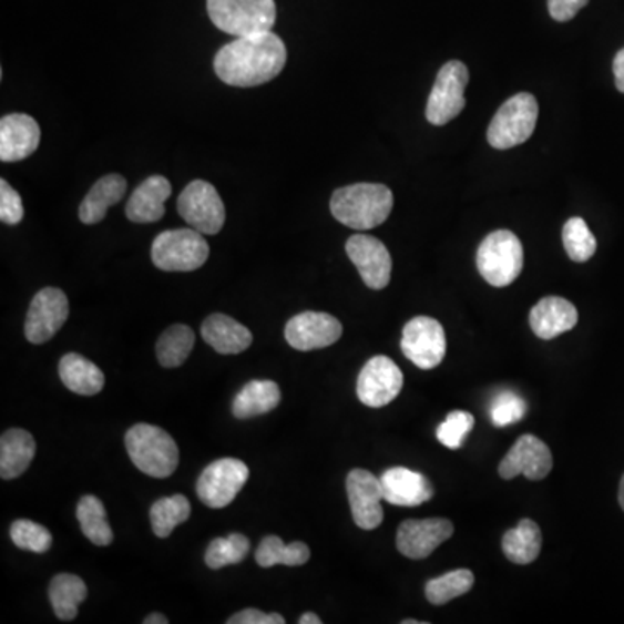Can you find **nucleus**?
Masks as SVG:
<instances>
[{
	"instance_id": "nucleus-1",
	"label": "nucleus",
	"mask_w": 624,
	"mask_h": 624,
	"mask_svg": "<svg viewBox=\"0 0 624 624\" xmlns=\"http://www.w3.org/2000/svg\"><path fill=\"white\" fill-rule=\"evenodd\" d=\"M287 64V45L276 33L236 37L215 54V75L233 88L267 84Z\"/></svg>"
},
{
	"instance_id": "nucleus-2",
	"label": "nucleus",
	"mask_w": 624,
	"mask_h": 624,
	"mask_svg": "<svg viewBox=\"0 0 624 624\" xmlns=\"http://www.w3.org/2000/svg\"><path fill=\"white\" fill-rule=\"evenodd\" d=\"M395 195L383 184L358 183L340 187L331 195L335 219L350 229H374L389 219Z\"/></svg>"
},
{
	"instance_id": "nucleus-3",
	"label": "nucleus",
	"mask_w": 624,
	"mask_h": 624,
	"mask_svg": "<svg viewBox=\"0 0 624 624\" xmlns=\"http://www.w3.org/2000/svg\"><path fill=\"white\" fill-rule=\"evenodd\" d=\"M129 458L150 478L167 479L180 466V450L171 433L150 423H137L125 433Z\"/></svg>"
},
{
	"instance_id": "nucleus-4",
	"label": "nucleus",
	"mask_w": 624,
	"mask_h": 624,
	"mask_svg": "<svg viewBox=\"0 0 624 624\" xmlns=\"http://www.w3.org/2000/svg\"><path fill=\"white\" fill-rule=\"evenodd\" d=\"M207 11L221 32L235 37L270 32L276 23L275 0H207Z\"/></svg>"
},
{
	"instance_id": "nucleus-5",
	"label": "nucleus",
	"mask_w": 624,
	"mask_h": 624,
	"mask_svg": "<svg viewBox=\"0 0 624 624\" xmlns=\"http://www.w3.org/2000/svg\"><path fill=\"white\" fill-rule=\"evenodd\" d=\"M524 248L512 231L500 229L485 236L478 250V269L493 287H509L521 276Z\"/></svg>"
},
{
	"instance_id": "nucleus-6",
	"label": "nucleus",
	"mask_w": 624,
	"mask_h": 624,
	"mask_svg": "<svg viewBox=\"0 0 624 624\" xmlns=\"http://www.w3.org/2000/svg\"><path fill=\"white\" fill-rule=\"evenodd\" d=\"M211 247L200 231L168 229L153 242L152 260L167 273H192L207 263Z\"/></svg>"
},
{
	"instance_id": "nucleus-7",
	"label": "nucleus",
	"mask_w": 624,
	"mask_h": 624,
	"mask_svg": "<svg viewBox=\"0 0 624 624\" xmlns=\"http://www.w3.org/2000/svg\"><path fill=\"white\" fill-rule=\"evenodd\" d=\"M536 98L528 92L510 98L501 104L488 129V141L497 150H510L519 146L533 135L538 122Z\"/></svg>"
},
{
	"instance_id": "nucleus-8",
	"label": "nucleus",
	"mask_w": 624,
	"mask_h": 624,
	"mask_svg": "<svg viewBox=\"0 0 624 624\" xmlns=\"http://www.w3.org/2000/svg\"><path fill=\"white\" fill-rule=\"evenodd\" d=\"M469 70L460 61H448L439 70L427 103L426 115L430 124L446 125L463 112Z\"/></svg>"
},
{
	"instance_id": "nucleus-9",
	"label": "nucleus",
	"mask_w": 624,
	"mask_h": 624,
	"mask_svg": "<svg viewBox=\"0 0 624 624\" xmlns=\"http://www.w3.org/2000/svg\"><path fill=\"white\" fill-rule=\"evenodd\" d=\"M177 212L187 226L202 235H217L226 223V207L219 193L207 181H193L177 200Z\"/></svg>"
},
{
	"instance_id": "nucleus-10",
	"label": "nucleus",
	"mask_w": 624,
	"mask_h": 624,
	"mask_svg": "<svg viewBox=\"0 0 624 624\" xmlns=\"http://www.w3.org/2000/svg\"><path fill=\"white\" fill-rule=\"evenodd\" d=\"M250 470L236 458H223L203 470L196 482V494L208 509L229 507L243 485L247 484Z\"/></svg>"
},
{
	"instance_id": "nucleus-11",
	"label": "nucleus",
	"mask_w": 624,
	"mask_h": 624,
	"mask_svg": "<svg viewBox=\"0 0 624 624\" xmlns=\"http://www.w3.org/2000/svg\"><path fill=\"white\" fill-rule=\"evenodd\" d=\"M402 355L420 370H432L446 356V334L438 319L418 316L406 323L401 340Z\"/></svg>"
},
{
	"instance_id": "nucleus-12",
	"label": "nucleus",
	"mask_w": 624,
	"mask_h": 624,
	"mask_svg": "<svg viewBox=\"0 0 624 624\" xmlns=\"http://www.w3.org/2000/svg\"><path fill=\"white\" fill-rule=\"evenodd\" d=\"M70 315L67 294L60 288H42L29 307L24 321V337L30 344H45L63 328Z\"/></svg>"
},
{
	"instance_id": "nucleus-13",
	"label": "nucleus",
	"mask_w": 624,
	"mask_h": 624,
	"mask_svg": "<svg viewBox=\"0 0 624 624\" xmlns=\"http://www.w3.org/2000/svg\"><path fill=\"white\" fill-rule=\"evenodd\" d=\"M401 370L387 356H375L358 377V398L368 408H383L398 398L402 389Z\"/></svg>"
},
{
	"instance_id": "nucleus-14",
	"label": "nucleus",
	"mask_w": 624,
	"mask_h": 624,
	"mask_svg": "<svg viewBox=\"0 0 624 624\" xmlns=\"http://www.w3.org/2000/svg\"><path fill=\"white\" fill-rule=\"evenodd\" d=\"M347 497L358 528L371 531L382 524L383 490L380 478H375L368 470H350L347 475Z\"/></svg>"
},
{
	"instance_id": "nucleus-15",
	"label": "nucleus",
	"mask_w": 624,
	"mask_h": 624,
	"mask_svg": "<svg viewBox=\"0 0 624 624\" xmlns=\"http://www.w3.org/2000/svg\"><path fill=\"white\" fill-rule=\"evenodd\" d=\"M349 259L358 267L366 287L383 290L392 275V257L380 239L368 235L350 236L346 243Z\"/></svg>"
},
{
	"instance_id": "nucleus-16",
	"label": "nucleus",
	"mask_w": 624,
	"mask_h": 624,
	"mask_svg": "<svg viewBox=\"0 0 624 624\" xmlns=\"http://www.w3.org/2000/svg\"><path fill=\"white\" fill-rule=\"evenodd\" d=\"M552 469L553 457L549 446L536 436L525 433L501 460L498 472L507 481L518 478L521 473H524L529 481H541L552 472Z\"/></svg>"
},
{
	"instance_id": "nucleus-17",
	"label": "nucleus",
	"mask_w": 624,
	"mask_h": 624,
	"mask_svg": "<svg viewBox=\"0 0 624 624\" xmlns=\"http://www.w3.org/2000/svg\"><path fill=\"white\" fill-rule=\"evenodd\" d=\"M453 533V522L448 519H410L399 525L396 545L405 557L420 561L429 557Z\"/></svg>"
},
{
	"instance_id": "nucleus-18",
	"label": "nucleus",
	"mask_w": 624,
	"mask_h": 624,
	"mask_svg": "<svg viewBox=\"0 0 624 624\" xmlns=\"http://www.w3.org/2000/svg\"><path fill=\"white\" fill-rule=\"evenodd\" d=\"M342 323L327 313L307 310L294 316L285 327V338L294 349L316 350L334 346L342 337Z\"/></svg>"
},
{
	"instance_id": "nucleus-19",
	"label": "nucleus",
	"mask_w": 624,
	"mask_h": 624,
	"mask_svg": "<svg viewBox=\"0 0 624 624\" xmlns=\"http://www.w3.org/2000/svg\"><path fill=\"white\" fill-rule=\"evenodd\" d=\"M39 143L40 127L32 116L12 113L0 120V160L4 164L29 158Z\"/></svg>"
},
{
	"instance_id": "nucleus-20",
	"label": "nucleus",
	"mask_w": 624,
	"mask_h": 624,
	"mask_svg": "<svg viewBox=\"0 0 624 624\" xmlns=\"http://www.w3.org/2000/svg\"><path fill=\"white\" fill-rule=\"evenodd\" d=\"M383 500L396 507H418L433 497V485L423 473L405 467L386 470L380 478Z\"/></svg>"
},
{
	"instance_id": "nucleus-21",
	"label": "nucleus",
	"mask_w": 624,
	"mask_h": 624,
	"mask_svg": "<svg viewBox=\"0 0 624 624\" xmlns=\"http://www.w3.org/2000/svg\"><path fill=\"white\" fill-rule=\"evenodd\" d=\"M172 184L164 175H152L137 186L127 202V219L135 224H152L165 215V202L171 198Z\"/></svg>"
},
{
	"instance_id": "nucleus-22",
	"label": "nucleus",
	"mask_w": 624,
	"mask_h": 624,
	"mask_svg": "<svg viewBox=\"0 0 624 624\" xmlns=\"http://www.w3.org/2000/svg\"><path fill=\"white\" fill-rule=\"evenodd\" d=\"M577 319L580 316H577L574 304L562 297L541 298L529 315L531 330L541 340H553L559 335L573 330L577 325Z\"/></svg>"
},
{
	"instance_id": "nucleus-23",
	"label": "nucleus",
	"mask_w": 624,
	"mask_h": 624,
	"mask_svg": "<svg viewBox=\"0 0 624 624\" xmlns=\"http://www.w3.org/2000/svg\"><path fill=\"white\" fill-rule=\"evenodd\" d=\"M202 337L219 355H239L254 342V335L247 327L219 313L203 321Z\"/></svg>"
},
{
	"instance_id": "nucleus-24",
	"label": "nucleus",
	"mask_w": 624,
	"mask_h": 624,
	"mask_svg": "<svg viewBox=\"0 0 624 624\" xmlns=\"http://www.w3.org/2000/svg\"><path fill=\"white\" fill-rule=\"evenodd\" d=\"M125 192H127V181L124 175H104L91 187L84 202L80 203V221L88 226L101 223L106 217L108 208L124 198Z\"/></svg>"
},
{
	"instance_id": "nucleus-25",
	"label": "nucleus",
	"mask_w": 624,
	"mask_h": 624,
	"mask_svg": "<svg viewBox=\"0 0 624 624\" xmlns=\"http://www.w3.org/2000/svg\"><path fill=\"white\" fill-rule=\"evenodd\" d=\"M35 439L23 429H9L0 438V478H20L35 458Z\"/></svg>"
},
{
	"instance_id": "nucleus-26",
	"label": "nucleus",
	"mask_w": 624,
	"mask_h": 624,
	"mask_svg": "<svg viewBox=\"0 0 624 624\" xmlns=\"http://www.w3.org/2000/svg\"><path fill=\"white\" fill-rule=\"evenodd\" d=\"M282 401V390L273 380H252L239 390L231 411L239 420L259 417L275 410Z\"/></svg>"
},
{
	"instance_id": "nucleus-27",
	"label": "nucleus",
	"mask_w": 624,
	"mask_h": 624,
	"mask_svg": "<svg viewBox=\"0 0 624 624\" xmlns=\"http://www.w3.org/2000/svg\"><path fill=\"white\" fill-rule=\"evenodd\" d=\"M60 378L68 390L79 396H96L104 387L103 371L84 356H63L60 361Z\"/></svg>"
},
{
	"instance_id": "nucleus-28",
	"label": "nucleus",
	"mask_w": 624,
	"mask_h": 624,
	"mask_svg": "<svg viewBox=\"0 0 624 624\" xmlns=\"http://www.w3.org/2000/svg\"><path fill=\"white\" fill-rule=\"evenodd\" d=\"M541 529L531 519H522L515 528L507 531L503 536V553L513 564L528 565L540 557Z\"/></svg>"
},
{
	"instance_id": "nucleus-29",
	"label": "nucleus",
	"mask_w": 624,
	"mask_h": 624,
	"mask_svg": "<svg viewBox=\"0 0 624 624\" xmlns=\"http://www.w3.org/2000/svg\"><path fill=\"white\" fill-rule=\"evenodd\" d=\"M88 599V586L75 574H58L49 585V601L60 621H73L79 614V605Z\"/></svg>"
},
{
	"instance_id": "nucleus-30",
	"label": "nucleus",
	"mask_w": 624,
	"mask_h": 624,
	"mask_svg": "<svg viewBox=\"0 0 624 624\" xmlns=\"http://www.w3.org/2000/svg\"><path fill=\"white\" fill-rule=\"evenodd\" d=\"M195 347V331L186 325H172L160 335L156 359L164 368H180Z\"/></svg>"
},
{
	"instance_id": "nucleus-31",
	"label": "nucleus",
	"mask_w": 624,
	"mask_h": 624,
	"mask_svg": "<svg viewBox=\"0 0 624 624\" xmlns=\"http://www.w3.org/2000/svg\"><path fill=\"white\" fill-rule=\"evenodd\" d=\"M309 559L310 550L306 543L294 541L290 545H285L278 536L264 538L255 553V561L260 567H275V565L297 567L306 564Z\"/></svg>"
},
{
	"instance_id": "nucleus-32",
	"label": "nucleus",
	"mask_w": 624,
	"mask_h": 624,
	"mask_svg": "<svg viewBox=\"0 0 624 624\" xmlns=\"http://www.w3.org/2000/svg\"><path fill=\"white\" fill-rule=\"evenodd\" d=\"M76 519L82 533L91 543L98 546H108L112 543L113 531L108 524L106 510L100 498L92 494L82 498L76 507Z\"/></svg>"
},
{
	"instance_id": "nucleus-33",
	"label": "nucleus",
	"mask_w": 624,
	"mask_h": 624,
	"mask_svg": "<svg viewBox=\"0 0 624 624\" xmlns=\"http://www.w3.org/2000/svg\"><path fill=\"white\" fill-rule=\"evenodd\" d=\"M192 515V505L184 494L160 498L150 510L153 533L158 538H168L177 525L183 524Z\"/></svg>"
},
{
	"instance_id": "nucleus-34",
	"label": "nucleus",
	"mask_w": 624,
	"mask_h": 624,
	"mask_svg": "<svg viewBox=\"0 0 624 624\" xmlns=\"http://www.w3.org/2000/svg\"><path fill=\"white\" fill-rule=\"evenodd\" d=\"M473 581H475V577L469 569H457L451 573L433 577L426 585L427 601L433 605L448 604L453 599L469 593L472 590Z\"/></svg>"
},
{
	"instance_id": "nucleus-35",
	"label": "nucleus",
	"mask_w": 624,
	"mask_h": 624,
	"mask_svg": "<svg viewBox=\"0 0 624 624\" xmlns=\"http://www.w3.org/2000/svg\"><path fill=\"white\" fill-rule=\"evenodd\" d=\"M248 550H250V541L243 534L233 533L226 538H215L205 552V564L215 571L226 565L239 564L247 557Z\"/></svg>"
},
{
	"instance_id": "nucleus-36",
	"label": "nucleus",
	"mask_w": 624,
	"mask_h": 624,
	"mask_svg": "<svg viewBox=\"0 0 624 624\" xmlns=\"http://www.w3.org/2000/svg\"><path fill=\"white\" fill-rule=\"evenodd\" d=\"M562 242H564L569 259L574 260V263H586V260L592 259L596 250L595 236L581 217H573L564 224Z\"/></svg>"
},
{
	"instance_id": "nucleus-37",
	"label": "nucleus",
	"mask_w": 624,
	"mask_h": 624,
	"mask_svg": "<svg viewBox=\"0 0 624 624\" xmlns=\"http://www.w3.org/2000/svg\"><path fill=\"white\" fill-rule=\"evenodd\" d=\"M11 540L18 549L35 553H45L52 545V534L49 533V529L29 519L12 522Z\"/></svg>"
},
{
	"instance_id": "nucleus-38",
	"label": "nucleus",
	"mask_w": 624,
	"mask_h": 624,
	"mask_svg": "<svg viewBox=\"0 0 624 624\" xmlns=\"http://www.w3.org/2000/svg\"><path fill=\"white\" fill-rule=\"evenodd\" d=\"M472 415L467 411H451L444 422L439 426L438 441L450 450H458L466 442L467 436L473 429Z\"/></svg>"
},
{
	"instance_id": "nucleus-39",
	"label": "nucleus",
	"mask_w": 624,
	"mask_h": 624,
	"mask_svg": "<svg viewBox=\"0 0 624 624\" xmlns=\"http://www.w3.org/2000/svg\"><path fill=\"white\" fill-rule=\"evenodd\" d=\"M525 401L513 392H503L491 405V420L497 427L513 426L525 417Z\"/></svg>"
},
{
	"instance_id": "nucleus-40",
	"label": "nucleus",
	"mask_w": 624,
	"mask_h": 624,
	"mask_svg": "<svg viewBox=\"0 0 624 624\" xmlns=\"http://www.w3.org/2000/svg\"><path fill=\"white\" fill-rule=\"evenodd\" d=\"M24 211L20 193L8 183L0 181V221L8 226H17L23 221Z\"/></svg>"
},
{
	"instance_id": "nucleus-41",
	"label": "nucleus",
	"mask_w": 624,
	"mask_h": 624,
	"mask_svg": "<svg viewBox=\"0 0 624 624\" xmlns=\"http://www.w3.org/2000/svg\"><path fill=\"white\" fill-rule=\"evenodd\" d=\"M227 624H285L282 614H266L259 608H245L242 613L233 614Z\"/></svg>"
},
{
	"instance_id": "nucleus-42",
	"label": "nucleus",
	"mask_w": 624,
	"mask_h": 624,
	"mask_svg": "<svg viewBox=\"0 0 624 624\" xmlns=\"http://www.w3.org/2000/svg\"><path fill=\"white\" fill-rule=\"evenodd\" d=\"M586 4H589V0H549L550 17L565 23V21L573 20Z\"/></svg>"
},
{
	"instance_id": "nucleus-43",
	"label": "nucleus",
	"mask_w": 624,
	"mask_h": 624,
	"mask_svg": "<svg viewBox=\"0 0 624 624\" xmlns=\"http://www.w3.org/2000/svg\"><path fill=\"white\" fill-rule=\"evenodd\" d=\"M614 79H616L617 91L624 94V49L617 52L616 58H614Z\"/></svg>"
},
{
	"instance_id": "nucleus-44",
	"label": "nucleus",
	"mask_w": 624,
	"mask_h": 624,
	"mask_svg": "<svg viewBox=\"0 0 624 624\" xmlns=\"http://www.w3.org/2000/svg\"><path fill=\"white\" fill-rule=\"evenodd\" d=\"M144 624H167L168 620L164 614L153 613L150 616L144 617Z\"/></svg>"
},
{
	"instance_id": "nucleus-45",
	"label": "nucleus",
	"mask_w": 624,
	"mask_h": 624,
	"mask_svg": "<svg viewBox=\"0 0 624 624\" xmlns=\"http://www.w3.org/2000/svg\"><path fill=\"white\" fill-rule=\"evenodd\" d=\"M323 621L315 613H306L298 617V624H321Z\"/></svg>"
},
{
	"instance_id": "nucleus-46",
	"label": "nucleus",
	"mask_w": 624,
	"mask_h": 624,
	"mask_svg": "<svg viewBox=\"0 0 624 624\" xmlns=\"http://www.w3.org/2000/svg\"><path fill=\"white\" fill-rule=\"evenodd\" d=\"M620 505L621 509L624 510V475L623 479H621V484H620Z\"/></svg>"
},
{
	"instance_id": "nucleus-47",
	"label": "nucleus",
	"mask_w": 624,
	"mask_h": 624,
	"mask_svg": "<svg viewBox=\"0 0 624 624\" xmlns=\"http://www.w3.org/2000/svg\"><path fill=\"white\" fill-rule=\"evenodd\" d=\"M402 624H423V621L405 620Z\"/></svg>"
}]
</instances>
